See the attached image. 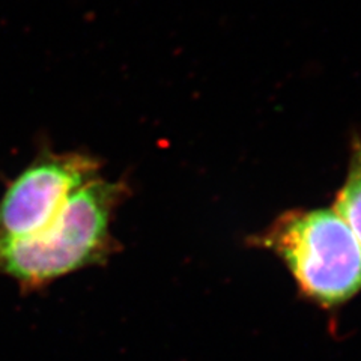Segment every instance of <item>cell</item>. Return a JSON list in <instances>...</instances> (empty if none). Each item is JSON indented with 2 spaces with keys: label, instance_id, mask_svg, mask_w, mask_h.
<instances>
[{
  "label": "cell",
  "instance_id": "1",
  "mask_svg": "<svg viewBox=\"0 0 361 361\" xmlns=\"http://www.w3.org/2000/svg\"><path fill=\"white\" fill-rule=\"evenodd\" d=\"M130 195L123 180H89L41 232L0 240V277L14 280L21 292H35L77 271L104 265L119 250L111 221Z\"/></svg>",
  "mask_w": 361,
  "mask_h": 361
},
{
  "label": "cell",
  "instance_id": "3",
  "mask_svg": "<svg viewBox=\"0 0 361 361\" xmlns=\"http://www.w3.org/2000/svg\"><path fill=\"white\" fill-rule=\"evenodd\" d=\"M99 169L89 154L42 146L0 197V240L26 238L47 228L78 190L98 178Z\"/></svg>",
  "mask_w": 361,
  "mask_h": 361
},
{
  "label": "cell",
  "instance_id": "2",
  "mask_svg": "<svg viewBox=\"0 0 361 361\" xmlns=\"http://www.w3.org/2000/svg\"><path fill=\"white\" fill-rule=\"evenodd\" d=\"M253 241L276 253L304 295L324 307L361 290V245L334 208L288 211Z\"/></svg>",
  "mask_w": 361,
  "mask_h": 361
},
{
  "label": "cell",
  "instance_id": "4",
  "mask_svg": "<svg viewBox=\"0 0 361 361\" xmlns=\"http://www.w3.org/2000/svg\"><path fill=\"white\" fill-rule=\"evenodd\" d=\"M351 228L361 245V140L354 139L349 157L348 176L343 187L338 190L333 207Z\"/></svg>",
  "mask_w": 361,
  "mask_h": 361
}]
</instances>
